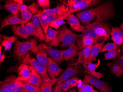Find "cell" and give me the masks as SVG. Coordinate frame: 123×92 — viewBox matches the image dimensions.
<instances>
[{
	"label": "cell",
	"instance_id": "5b68a950",
	"mask_svg": "<svg viewBox=\"0 0 123 92\" xmlns=\"http://www.w3.org/2000/svg\"><path fill=\"white\" fill-rule=\"evenodd\" d=\"M12 29L15 35L23 38L27 39L30 36H33L41 41H43L32 26L31 22H28L24 26L16 25H13L12 26Z\"/></svg>",
	"mask_w": 123,
	"mask_h": 92
},
{
	"label": "cell",
	"instance_id": "ee69618b",
	"mask_svg": "<svg viewBox=\"0 0 123 92\" xmlns=\"http://www.w3.org/2000/svg\"><path fill=\"white\" fill-rule=\"evenodd\" d=\"M2 46L1 45L0 46V63L1 62L3 61V60L5 59L6 56L5 55H4V54L2 55Z\"/></svg>",
	"mask_w": 123,
	"mask_h": 92
},
{
	"label": "cell",
	"instance_id": "cb8c5ba5",
	"mask_svg": "<svg viewBox=\"0 0 123 92\" xmlns=\"http://www.w3.org/2000/svg\"><path fill=\"white\" fill-rule=\"evenodd\" d=\"M19 5V4L16 0H8L6 2L3 7L10 12L11 14L18 17L21 12Z\"/></svg>",
	"mask_w": 123,
	"mask_h": 92
},
{
	"label": "cell",
	"instance_id": "60d3db41",
	"mask_svg": "<svg viewBox=\"0 0 123 92\" xmlns=\"http://www.w3.org/2000/svg\"><path fill=\"white\" fill-rule=\"evenodd\" d=\"M38 5L42 8L46 9L50 6V1L49 0H38Z\"/></svg>",
	"mask_w": 123,
	"mask_h": 92
},
{
	"label": "cell",
	"instance_id": "8d00e7d4",
	"mask_svg": "<svg viewBox=\"0 0 123 92\" xmlns=\"http://www.w3.org/2000/svg\"><path fill=\"white\" fill-rule=\"evenodd\" d=\"M58 31L54 30L51 27H49L45 37V43H48L53 41L56 37Z\"/></svg>",
	"mask_w": 123,
	"mask_h": 92
},
{
	"label": "cell",
	"instance_id": "f35d334b",
	"mask_svg": "<svg viewBox=\"0 0 123 92\" xmlns=\"http://www.w3.org/2000/svg\"><path fill=\"white\" fill-rule=\"evenodd\" d=\"M66 23V22L64 20L61 19H57L51 22L49 26L57 30L61 25H63Z\"/></svg>",
	"mask_w": 123,
	"mask_h": 92
},
{
	"label": "cell",
	"instance_id": "d6a6232c",
	"mask_svg": "<svg viewBox=\"0 0 123 92\" xmlns=\"http://www.w3.org/2000/svg\"><path fill=\"white\" fill-rule=\"evenodd\" d=\"M18 82L22 87L28 92H41V88L37 87L27 82L19 81L18 80Z\"/></svg>",
	"mask_w": 123,
	"mask_h": 92
},
{
	"label": "cell",
	"instance_id": "5bb4252c",
	"mask_svg": "<svg viewBox=\"0 0 123 92\" xmlns=\"http://www.w3.org/2000/svg\"><path fill=\"white\" fill-rule=\"evenodd\" d=\"M27 22L19 18L18 17L11 14L9 16L4 18L2 21L0 30L2 31L4 27L10 25H15L20 24L22 26H24L27 23Z\"/></svg>",
	"mask_w": 123,
	"mask_h": 92
},
{
	"label": "cell",
	"instance_id": "d4e9b609",
	"mask_svg": "<svg viewBox=\"0 0 123 92\" xmlns=\"http://www.w3.org/2000/svg\"><path fill=\"white\" fill-rule=\"evenodd\" d=\"M82 83L83 81L79 78L74 77L63 82L62 84V88L63 92H65L74 87L77 86L78 84H80Z\"/></svg>",
	"mask_w": 123,
	"mask_h": 92
},
{
	"label": "cell",
	"instance_id": "6da1fadb",
	"mask_svg": "<svg viewBox=\"0 0 123 92\" xmlns=\"http://www.w3.org/2000/svg\"><path fill=\"white\" fill-rule=\"evenodd\" d=\"M114 9L112 2H106L96 8H91L77 13L76 15L83 25H86L95 19L97 20L106 21L114 16Z\"/></svg>",
	"mask_w": 123,
	"mask_h": 92
},
{
	"label": "cell",
	"instance_id": "e0dca14e",
	"mask_svg": "<svg viewBox=\"0 0 123 92\" xmlns=\"http://www.w3.org/2000/svg\"><path fill=\"white\" fill-rule=\"evenodd\" d=\"M17 72L18 74L17 79L19 81L27 82L31 76L29 66L24 63H22L18 67Z\"/></svg>",
	"mask_w": 123,
	"mask_h": 92
},
{
	"label": "cell",
	"instance_id": "ba28073f",
	"mask_svg": "<svg viewBox=\"0 0 123 92\" xmlns=\"http://www.w3.org/2000/svg\"><path fill=\"white\" fill-rule=\"evenodd\" d=\"M83 82L93 86L100 92H112V87L107 82L92 77L87 73L85 75Z\"/></svg>",
	"mask_w": 123,
	"mask_h": 92
},
{
	"label": "cell",
	"instance_id": "c3c4849f",
	"mask_svg": "<svg viewBox=\"0 0 123 92\" xmlns=\"http://www.w3.org/2000/svg\"><path fill=\"white\" fill-rule=\"evenodd\" d=\"M122 55H123V45L122 48Z\"/></svg>",
	"mask_w": 123,
	"mask_h": 92
},
{
	"label": "cell",
	"instance_id": "3957f363",
	"mask_svg": "<svg viewBox=\"0 0 123 92\" xmlns=\"http://www.w3.org/2000/svg\"><path fill=\"white\" fill-rule=\"evenodd\" d=\"M30 50L35 54L38 52V47L35 39L32 38L24 42L18 40L14 46V55L18 60L22 61L23 57Z\"/></svg>",
	"mask_w": 123,
	"mask_h": 92
},
{
	"label": "cell",
	"instance_id": "d6986e66",
	"mask_svg": "<svg viewBox=\"0 0 123 92\" xmlns=\"http://www.w3.org/2000/svg\"><path fill=\"white\" fill-rule=\"evenodd\" d=\"M46 53L58 64H61L65 61L62 50H58L47 46Z\"/></svg>",
	"mask_w": 123,
	"mask_h": 92
},
{
	"label": "cell",
	"instance_id": "7bdbcfd3",
	"mask_svg": "<svg viewBox=\"0 0 123 92\" xmlns=\"http://www.w3.org/2000/svg\"><path fill=\"white\" fill-rule=\"evenodd\" d=\"M53 92H63L62 90L61 86L56 84L53 90Z\"/></svg>",
	"mask_w": 123,
	"mask_h": 92
},
{
	"label": "cell",
	"instance_id": "1f68e13d",
	"mask_svg": "<svg viewBox=\"0 0 123 92\" xmlns=\"http://www.w3.org/2000/svg\"><path fill=\"white\" fill-rule=\"evenodd\" d=\"M2 36L3 40L2 42L1 46L2 47H4L5 51H10L12 47V43L17 41L18 40V38L14 36L7 37L4 36Z\"/></svg>",
	"mask_w": 123,
	"mask_h": 92
},
{
	"label": "cell",
	"instance_id": "8fae6325",
	"mask_svg": "<svg viewBox=\"0 0 123 92\" xmlns=\"http://www.w3.org/2000/svg\"><path fill=\"white\" fill-rule=\"evenodd\" d=\"M43 11L47 13L57 16L59 19L64 20H68L70 14L67 13L66 6L63 3L58 5L55 8L44 9Z\"/></svg>",
	"mask_w": 123,
	"mask_h": 92
},
{
	"label": "cell",
	"instance_id": "f6af8a7d",
	"mask_svg": "<svg viewBox=\"0 0 123 92\" xmlns=\"http://www.w3.org/2000/svg\"><path fill=\"white\" fill-rule=\"evenodd\" d=\"M68 92H77V90L76 88H74L73 89H70L68 91Z\"/></svg>",
	"mask_w": 123,
	"mask_h": 92
},
{
	"label": "cell",
	"instance_id": "bcb514c9",
	"mask_svg": "<svg viewBox=\"0 0 123 92\" xmlns=\"http://www.w3.org/2000/svg\"><path fill=\"white\" fill-rule=\"evenodd\" d=\"M16 0L19 5H23V0Z\"/></svg>",
	"mask_w": 123,
	"mask_h": 92
},
{
	"label": "cell",
	"instance_id": "ac0fdd59",
	"mask_svg": "<svg viewBox=\"0 0 123 92\" xmlns=\"http://www.w3.org/2000/svg\"><path fill=\"white\" fill-rule=\"evenodd\" d=\"M29 68L31 71V74L29 80L27 81V83L40 88L43 80L41 76L32 66H29Z\"/></svg>",
	"mask_w": 123,
	"mask_h": 92
},
{
	"label": "cell",
	"instance_id": "9c48e42d",
	"mask_svg": "<svg viewBox=\"0 0 123 92\" xmlns=\"http://www.w3.org/2000/svg\"><path fill=\"white\" fill-rule=\"evenodd\" d=\"M23 63L30 66L34 68L38 73L41 76L42 79L49 77L47 70L37 60L31 57L27 54L23 59L22 61Z\"/></svg>",
	"mask_w": 123,
	"mask_h": 92
},
{
	"label": "cell",
	"instance_id": "7c38bea8",
	"mask_svg": "<svg viewBox=\"0 0 123 92\" xmlns=\"http://www.w3.org/2000/svg\"><path fill=\"white\" fill-rule=\"evenodd\" d=\"M47 45L45 43H41L38 45L39 52L37 54L36 58L38 62L47 70L49 63L47 54L46 53Z\"/></svg>",
	"mask_w": 123,
	"mask_h": 92
},
{
	"label": "cell",
	"instance_id": "836d02e7",
	"mask_svg": "<svg viewBox=\"0 0 123 92\" xmlns=\"http://www.w3.org/2000/svg\"><path fill=\"white\" fill-rule=\"evenodd\" d=\"M77 89L79 92H98L92 85L83 82L77 85Z\"/></svg>",
	"mask_w": 123,
	"mask_h": 92
},
{
	"label": "cell",
	"instance_id": "f1b7e54d",
	"mask_svg": "<svg viewBox=\"0 0 123 92\" xmlns=\"http://www.w3.org/2000/svg\"><path fill=\"white\" fill-rule=\"evenodd\" d=\"M56 81V78L52 79L49 77L43 79L40 88L41 92H52V86Z\"/></svg>",
	"mask_w": 123,
	"mask_h": 92
},
{
	"label": "cell",
	"instance_id": "9a60e30c",
	"mask_svg": "<svg viewBox=\"0 0 123 92\" xmlns=\"http://www.w3.org/2000/svg\"><path fill=\"white\" fill-rule=\"evenodd\" d=\"M57 19L59 18L57 16L47 13L43 11V13L40 16V20L44 34H47L50 24Z\"/></svg>",
	"mask_w": 123,
	"mask_h": 92
},
{
	"label": "cell",
	"instance_id": "603a6c76",
	"mask_svg": "<svg viewBox=\"0 0 123 92\" xmlns=\"http://www.w3.org/2000/svg\"><path fill=\"white\" fill-rule=\"evenodd\" d=\"M98 66L97 64L93 63L92 61L88 62L85 67V72L87 73L89 75L92 76L98 79H100L101 77H103L105 76L104 73L97 72L95 71L96 68Z\"/></svg>",
	"mask_w": 123,
	"mask_h": 92
},
{
	"label": "cell",
	"instance_id": "ab89813d",
	"mask_svg": "<svg viewBox=\"0 0 123 92\" xmlns=\"http://www.w3.org/2000/svg\"><path fill=\"white\" fill-rule=\"evenodd\" d=\"M21 19L23 20L28 22L31 18L32 14L26 10H21Z\"/></svg>",
	"mask_w": 123,
	"mask_h": 92
},
{
	"label": "cell",
	"instance_id": "74e56055",
	"mask_svg": "<svg viewBox=\"0 0 123 92\" xmlns=\"http://www.w3.org/2000/svg\"><path fill=\"white\" fill-rule=\"evenodd\" d=\"M119 46L114 43H108L104 46L100 53L105 52V51H110L117 49L118 48Z\"/></svg>",
	"mask_w": 123,
	"mask_h": 92
},
{
	"label": "cell",
	"instance_id": "7dc6e473",
	"mask_svg": "<svg viewBox=\"0 0 123 92\" xmlns=\"http://www.w3.org/2000/svg\"><path fill=\"white\" fill-rule=\"evenodd\" d=\"M120 28L123 32V23H121L120 25Z\"/></svg>",
	"mask_w": 123,
	"mask_h": 92
},
{
	"label": "cell",
	"instance_id": "44dd1931",
	"mask_svg": "<svg viewBox=\"0 0 123 92\" xmlns=\"http://www.w3.org/2000/svg\"><path fill=\"white\" fill-rule=\"evenodd\" d=\"M111 39L116 45L119 46L123 43V32L119 28L113 27L111 30Z\"/></svg>",
	"mask_w": 123,
	"mask_h": 92
},
{
	"label": "cell",
	"instance_id": "8992f818",
	"mask_svg": "<svg viewBox=\"0 0 123 92\" xmlns=\"http://www.w3.org/2000/svg\"><path fill=\"white\" fill-rule=\"evenodd\" d=\"M0 92H28L18 83L17 77L13 75L0 82Z\"/></svg>",
	"mask_w": 123,
	"mask_h": 92
},
{
	"label": "cell",
	"instance_id": "277c9868",
	"mask_svg": "<svg viewBox=\"0 0 123 92\" xmlns=\"http://www.w3.org/2000/svg\"><path fill=\"white\" fill-rule=\"evenodd\" d=\"M101 2L98 0H68L66 3L63 1V3L66 6L67 13L70 14L96 5Z\"/></svg>",
	"mask_w": 123,
	"mask_h": 92
},
{
	"label": "cell",
	"instance_id": "f546056e",
	"mask_svg": "<svg viewBox=\"0 0 123 92\" xmlns=\"http://www.w3.org/2000/svg\"><path fill=\"white\" fill-rule=\"evenodd\" d=\"M107 66L110 68L111 73L115 75L117 77H121L123 75V69L116 61L109 63Z\"/></svg>",
	"mask_w": 123,
	"mask_h": 92
},
{
	"label": "cell",
	"instance_id": "4fadbf2b",
	"mask_svg": "<svg viewBox=\"0 0 123 92\" xmlns=\"http://www.w3.org/2000/svg\"><path fill=\"white\" fill-rule=\"evenodd\" d=\"M49 63L48 66V73L51 79H55L63 71V69L61 68L56 61L51 57H48Z\"/></svg>",
	"mask_w": 123,
	"mask_h": 92
},
{
	"label": "cell",
	"instance_id": "2e32d148",
	"mask_svg": "<svg viewBox=\"0 0 123 92\" xmlns=\"http://www.w3.org/2000/svg\"><path fill=\"white\" fill-rule=\"evenodd\" d=\"M93 45H90L86 47L81 51L78 52L77 55H78V58L77 61L74 64H73L74 65H77L79 64H82L84 67H85L87 64V61L89 57Z\"/></svg>",
	"mask_w": 123,
	"mask_h": 92
},
{
	"label": "cell",
	"instance_id": "30bf717a",
	"mask_svg": "<svg viewBox=\"0 0 123 92\" xmlns=\"http://www.w3.org/2000/svg\"><path fill=\"white\" fill-rule=\"evenodd\" d=\"M77 65L71 64L68 66L66 69L63 73L57 79V84L61 86L62 84L64 81L68 80L71 77L78 74L80 72V68Z\"/></svg>",
	"mask_w": 123,
	"mask_h": 92
},
{
	"label": "cell",
	"instance_id": "ffe728a7",
	"mask_svg": "<svg viewBox=\"0 0 123 92\" xmlns=\"http://www.w3.org/2000/svg\"><path fill=\"white\" fill-rule=\"evenodd\" d=\"M43 11L41 10H39L38 13L33 16L32 18L31 23L33 27L35 28L39 34V35L41 36L43 41L45 40V37L44 33L43 31L42 26L41 25L40 22V17L43 13Z\"/></svg>",
	"mask_w": 123,
	"mask_h": 92
},
{
	"label": "cell",
	"instance_id": "4316f807",
	"mask_svg": "<svg viewBox=\"0 0 123 92\" xmlns=\"http://www.w3.org/2000/svg\"><path fill=\"white\" fill-rule=\"evenodd\" d=\"M78 37H89L92 39L94 40L96 44L98 43H97L98 37L91 23L86 25L85 30H84L83 31L81 32V34L79 35Z\"/></svg>",
	"mask_w": 123,
	"mask_h": 92
},
{
	"label": "cell",
	"instance_id": "7402d4cb",
	"mask_svg": "<svg viewBox=\"0 0 123 92\" xmlns=\"http://www.w3.org/2000/svg\"><path fill=\"white\" fill-rule=\"evenodd\" d=\"M68 23L72 30L77 32H82L85 30V26L81 25L79 20L72 14H70L68 19Z\"/></svg>",
	"mask_w": 123,
	"mask_h": 92
},
{
	"label": "cell",
	"instance_id": "d590c367",
	"mask_svg": "<svg viewBox=\"0 0 123 92\" xmlns=\"http://www.w3.org/2000/svg\"><path fill=\"white\" fill-rule=\"evenodd\" d=\"M121 55V49H117L114 50L109 51L107 53L104 54V61L110 60L116 58L117 57Z\"/></svg>",
	"mask_w": 123,
	"mask_h": 92
},
{
	"label": "cell",
	"instance_id": "b9f144b4",
	"mask_svg": "<svg viewBox=\"0 0 123 92\" xmlns=\"http://www.w3.org/2000/svg\"><path fill=\"white\" fill-rule=\"evenodd\" d=\"M115 61L118 63L123 69V55H121L117 57Z\"/></svg>",
	"mask_w": 123,
	"mask_h": 92
},
{
	"label": "cell",
	"instance_id": "4dcf8cb0",
	"mask_svg": "<svg viewBox=\"0 0 123 92\" xmlns=\"http://www.w3.org/2000/svg\"><path fill=\"white\" fill-rule=\"evenodd\" d=\"M96 44L94 40L89 37H79L77 39V45L79 49L82 50L90 45Z\"/></svg>",
	"mask_w": 123,
	"mask_h": 92
},
{
	"label": "cell",
	"instance_id": "484cf974",
	"mask_svg": "<svg viewBox=\"0 0 123 92\" xmlns=\"http://www.w3.org/2000/svg\"><path fill=\"white\" fill-rule=\"evenodd\" d=\"M107 40V39H105L100 43H97L96 44L93 45V47L92 48L90 55L88 59L87 62H90L100 53L101 50L104 46L105 42Z\"/></svg>",
	"mask_w": 123,
	"mask_h": 92
},
{
	"label": "cell",
	"instance_id": "7a4b0ae2",
	"mask_svg": "<svg viewBox=\"0 0 123 92\" xmlns=\"http://www.w3.org/2000/svg\"><path fill=\"white\" fill-rule=\"evenodd\" d=\"M79 35L70 30L66 25H63L58 30V34L54 39L50 42L51 47H57L62 43L60 45L65 47L74 44Z\"/></svg>",
	"mask_w": 123,
	"mask_h": 92
},
{
	"label": "cell",
	"instance_id": "52a82bcc",
	"mask_svg": "<svg viewBox=\"0 0 123 92\" xmlns=\"http://www.w3.org/2000/svg\"><path fill=\"white\" fill-rule=\"evenodd\" d=\"M92 28L98 37L97 42H99L105 39H109L110 35V26L104 21L97 20L91 23Z\"/></svg>",
	"mask_w": 123,
	"mask_h": 92
},
{
	"label": "cell",
	"instance_id": "83f0119b",
	"mask_svg": "<svg viewBox=\"0 0 123 92\" xmlns=\"http://www.w3.org/2000/svg\"><path fill=\"white\" fill-rule=\"evenodd\" d=\"M79 49L74 44L70 46L69 48L66 50H62L65 61H69L77 55Z\"/></svg>",
	"mask_w": 123,
	"mask_h": 92
},
{
	"label": "cell",
	"instance_id": "e575fe53",
	"mask_svg": "<svg viewBox=\"0 0 123 92\" xmlns=\"http://www.w3.org/2000/svg\"><path fill=\"white\" fill-rule=\"evenodd\" d=\"M19 7L21 10H26L32 14H37L38 12L39 6L36 3H32L30 6L25 5H19Z\"/></svg>",
	"mask_w": 123,
	"mask_h": 92
}]
</instances>
